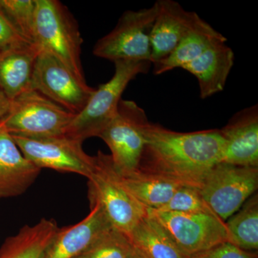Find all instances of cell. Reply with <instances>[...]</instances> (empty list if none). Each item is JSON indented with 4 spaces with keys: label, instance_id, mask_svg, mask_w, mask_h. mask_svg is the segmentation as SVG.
<instances>
[{
    "label": "cell",
    "instance_id": "cell-1",
    "mask_svg": "<svg viewBox=\"0 0 258 258\" xmlns=\"http://www.w3.org/2000/svg\"><path fill=\"white\" fill-rule=\"evenodd\" d=\"M138 169L198 188L209 171L221 162L224 139L220 129L173 132L148 122Z\"/></svg>",
    "mask_w": 258,
    "mask_h": 258
},
{
    "label": "cell",
    "instance_id": "cell-2",
    "mask_svg": "<svg viewBox=\"0 0 258 258\" xmlns=\"http://www.w3.org/2000/svg\"><path fill=\"white\" fill-rule=\"evenodd\" d=\"M34 43L53 55L80 80L86 81L81 62L83 38L71 12L57 0H35Z\"/></svg>",
    "mask_w": 258,
    "mask_h": 258
},
{
    "label": "cell",
    "instance_id": "cell-3",
    "mask_svg": "<svg viewBox=\"0 0 258 258\" xmlns=\"http://www.w3.org/2000/svg\"><path fill=\"white\" fill-rule=\"evenodd\" d=\"M115 72L108 82L100 85L84 108L75 115L66 136L80 142L99 136L116 114L122 95L131 81L147 74L149 61L118 60Z\"/></svg>",
    "mask_w": 258,
    "mask_h": 258
},
{
    "label": "cell",
    "instance_id": "cell-4",
    "mask_svg": "<svg viewBox=\"0 0 258 258\" xmlns=\"http://www.w3.org/2000/svg\"><path fill=\"white\" fill-rule=\"evenodd\" d=\"M95 158L94 171L88 178L91 208L98 205L112 226L128 237L138 222L147 215V209L125 189L111 156L98 151Z\"/></svg>",
    "mask_w": 258,
    "mask_h": 258
},
{
    "label": "cell",
    "instance_id": "cell-5",
    "mask_svg": "<svg viewBox=\"0 0 258 258\" xmlns=\"http://www.w3.org/2000/svg\"><path fill=\"white\" fill-rule=\"evenodd\" d=\"M76 115L29 89L12 101L8 114L0 122L11 135L47 138L66 135Z\"/></svg>",
    "mask_w": 258,
    "mask_h": 258
},
{
    "label": "cell",
    "instance_id": "cell-6",
    "mask_svg": "<svg viewBox=\"0 0 258 258\" xmlns=\"http://www.w3.org/2000/svg\"><path fill=\"white\" fill-rule=\"evenodd\" d=\"M157 13L156 3L150 8L125 11L115 28L96 42L93 55L113 62H151V36Z\"/></svg>",
    "mask_w": 258,
    "mask_h": 258
},
{
    "label": "cell",
    "instance_id": "cell-7",
    "mask_svg": "<svg viewBox=\"0 0 258 258\" xmlns=\"http://www.w3.org/2000/svg\"><path fill=\"white\" fill-rule=\"evenodd\" d=\"M257 187L258 167L220 162L209 171L198 190L215 215L226 222Z\"/></svg>",
    "mask_w": 258,
    "mask_h": 258
},
{
    "label": "cell",
    "instance_id": "cell-8",
    "mask_svg": "<svg viewBox=\"0 0 258 258\" xmlns=\"http://www.w3.org/2000/svg\"><path fill=\"white\" fill-rule=\"evenodd\" d=\"M148 122L142 107L135 101L121 99L114 118L98 136L111 150L112 162L119 174L138 169L145 145L144 128Z\"/></svg>",
    "mask_w": 258,
    "mask_h": 258
},
{
    "label": "cell",
    "instance_id": "cell-9",
    "mask_svg": "<svg viewBox=\"0 0 258 258\" xmlns=\"http://www.w3.org/2000/svg\"><path fill=\"white\" fill-rule=\"evenodd\" d=\"M30 89L74 114L87 104L96 88L81 81L53 55L40 50L32 75Z\"/></svg>",
    "mask_w": 258,
    "mask_h": 258
},
{
    "label": "cell",
    "instance_id": "cell-10",
    "mask_svg": "<svg viewBox=\"0 0 258 258\" xmlns=\"http://www.w3.org/2000/svg\"><path fill=\"white\" fill-rule=\"evenodd\" d=\"M24 157L39 169L71 172L89 178L94 171L96 158L83 149V142L67 136L26 138L12 135Z\"/></svg>",
    "mask_w": 258,
    "mask_h": 258
},
{
    "label": "cell",
    "instance_id": "cell-11",
    "mask_svg": "<svg viewBox=\"0 0 258 258\" xmlns=\"http://www.w3.org/2000/svg\"><path fill=\"white\" fill-rule=\"evenodd\" d=\"M170 235L186 255L203 252L217 244L227 242L225 222L215 215L147 210Z\"/></svg>",
    "mask_w": 258,
    "mask_h": 258
},
{
    "label": "cell",
    "instance_id": "cell-12",
    "mask_svg": "<svg viewBox=\"0 0 258 258\" xmlns=\"http://www.w3.org/2000/svg\"><path fill=\"white\" fill-rule=\"evenodd\" d=\"M224 139L221 162L258 167V106L237 112L222 129Z\"/></svg>",
    "mask_w": 258,
    "mask_h": 258
},
{
    "label": "cell",
    "instance_id": "cell-13",
    "mask_svg": "<svg viewBox=\"0 0 258 258\" xmlns=\"http://www.w3.org/2000/svg\"><path fill=\"white\" fill-rule=\"evenodd\" d=\"M156 3L157 13L151 36L153 66L166 58L201 19L174 0H159Z\"/></svg>",
    "mask_w": 258,
    "mask_h": 258
},
{
    "label": "cell",
    "instance_id": "cell-14",
    "mask_svg": "<svg viewBox=\"0 0 258 258\" xmlns=\"http://www.w3.org/2000/svg\"><path fill=\"white\" fill-rule=\"evenodd\" d=\"M76 225L59 228L42 258H76L113 227L98 205Z\"/></svg>",
    "mask_w": 258,
    "mask_h": 258
},
{
    "label": "cell",
    "instance_id": "cell-15",
    "mask_svg": "<svg viewBox=\"0 0 258 258\" xmlns=\"http://www.w3.org/2000/svg\"><path fill=\"white\" fill-rule=\"evenodd\" d=\"M40 171L24 157L11 134L0 122V200L23 195Z\"/></svg>",
    "mask_w": 258,
    "mask_h": 258
},
{
    "label": "cell",
    "instance_id": "cell-16",
    "mask_svg": "<svg viewBox=\"0 0 258 258\" xmlns=\"http://www.w3.org/2000/svg\"><path fill=\"white\" fill-rule=\"evenodd\" d=\"M227 41L215 42L198 58L181 68L198 80L203 99L222 92L225 87L235 62V54Z\"/></svg>",
    "mask_w": 258,
    "mask_h": 258
},
{
    "label": "cell",
    "instance_id": "cell-17",
    "mask_svg": "<svg viewBox=\"0 0 258 258\" xmlns=\"http://www.w3.org/2000/svg\"><path fill=\"white\" fill-rule=\"evenodd\" d=\"M39 52L35 44L0 52V89L11 101L30 89Z\"/></svg>",
    "mask_w": 258,
    "mask_h": 258
},
{
    "label": "cell",
    "instance_id": "cell-18",
    "mask_svg": "<svg viewBox=\"0 0 258 258\" xmlns=\"http://www.w3.org/2000/svg\"><path fill=\"white\" fill-rule=\"evenodd\" d=\"M226 40L222 34L201 18L166 58L153 66V72L161 75L178 68L181 69L198 58L212 44Z\"/></svg>",
    "mask_w": 258,
    "mask_h": 258
},
{
    "label": "cell",
    "instance_id": "cell-19",
    "mask_svg": "<svg viewBox=\"0 0 258 258\" xmlns=\"http://www.w3.org/2000/svg\"><path fill=\"white\" fill-rule=\"evenodd\" d=\"M119 175L125 189L147 210H159L184 186L164 176L139 169Z\"/></svg>",
    "mask_w": 258,
    "mask_h": 258
},
{
    "label": "cell",
    "instance_id": "cell-20",
    "mask_svg": "<svg viewBox=\"0 0 258 258\" xmlns=\"http://www.w3.org/2000/svg\"><path fill=\"white\" fill-rule=\"evenodd\" d=\"M59 227L52 219L25 225L0 247V258H42Z\"/></svg>",
    "mask_w": 258,
    "mask_h": 258
},
{
    "label": "cell",
    "instance_id": "cell-21",
    "mask_svg": "<svg viewBox=\"0 0 258 258\" xmlns=\"http://www.w3.org/2000/svg\"><path fill=\"white\" fill-rule=\"evenodd\" d=\"M128 238L135 252L143 258H189L164 227L148 214L136 225Z\"/></svg>",
    "mask_w": 258,
    "mask_h": 258
},
{
    "label": "cell",
    "instance_id": "cell-22",
    "mask_svg": "<svg viewBox=\"0 0 258 258\" xmlns=\"http://www.w3.org/2000/svg\"><path fill=\"white\" fill-rule=\"evenodd\" d=\"M227 242L244 251L258 249V195L250 197L240 210L225 222Z\"/></svg>",
    "mask_w": 258,
    "mask_h": 258
},
{
    "label": "cell",
    "instance_id": "cell-23",
    "mask_svg": "<svg viewBox=\"0 0 258 258\" xmlns=\"http://www.w3.org/2000/svg\"><path fill=\"white\" fill-rule=\"evenodd\" d=\"M133 252L128 236L112 227L76 258H131Z\"/></svg>",
    "mask_w": 258,
    "mask_h": 258
},
{
    "label": "cell",
    "instance_id": "cell-24",
    "mask_svg": "<svg viewBox=\"0 0 258 258\" xmlns=\"http://www.w3.org/2000/svg\"><path fill=\"white\" fill-rule=\"evenodd\" d=\"M35 0H0V12L18 33L34 43Z\"/></svg>",
    "mask_w": 258,
    "mask_h": 258
},
{
    "label": "cell",
    "instance_id": "cell-25",
    "mask_svg": "<svg viewBox=\"0 0 258 258\" xmlns=\"http://www.w3.org/2000/svg\"><path fill=\"white\" fill-rule=\"evenodd\" d=\"M157 210L183 213H205L217 216L204 200L198 188L185 185L181 186L174 193L169 203Z\"/></svg>",
    "mask_w": 258,
    "mask_h": 258
},
{
    "label": "cell",
    "instance_id": "cell-26",
    "mask_svg": "<svg viewBox=\"0 0 258 258\" xmlns=\"http://www.w3.org/2000/svg\"><path fill=\"white\" fill-rule=\"evenodd\" d=\"M189 258H258V256L257 252L244 251L226 242L192 254Z\"/></svg>",
    "mask_w": 258,
    "mask_h": 258
},
{
    "label": "cell",
    "instance_id": "cell-27",
    "mask_svg": "<svg viewBox=\"0 0 258 258\" xmlns=\"http://www.w3.org/2000/svg\"><path fill=\"white\" fill-rule=\"evenodd\" d=\"M32 44L22 37L0 12V52Z\"/></svg>",
    "mask_w": 258,
    "mask_h": 258
},
{
    "label": "cell",
    "instance_id": "cell-28",
    "mask_svg": "<svg viewBox=\"0 0 258 258\" xmlns=\"http://www.w3.org/2000/svg\"><path fill=\"white\" fill-rule=\"evenodd\" d=\"M11 103V100L0 89V120L8 114Z\"/></svg>",
    "mask_w": 258,
    "mask_h": 258
},
{
    "label": "cell",
    "instance_id": "cell-29",
    "mask_svg": "<svg viewBox=\"0 0 258 258\" xmlns=\"http://www.w3.org/2000/svg\"><path fill=\"white\" fill-rule=\"evenodd\" d=\"M131 258H143L141 257L140 255L137 252H135V250L134 249V252L133 254H132V257Z\"/></svg>",
    "mask_w": 258,
    "mask_h": 258
}]
</instances>
